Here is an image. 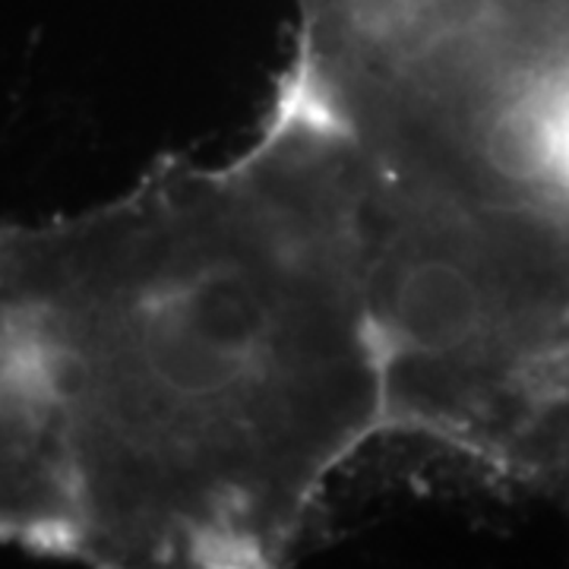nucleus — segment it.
<instances>
[{"label":"nucleus","instance_id":"obj_2","mask_svg":"<svg viewBox=\"0 0 569 569\" xmlns=\"http://www.w3.org/2000/svg\"><path fill=\"white\" fill-rule=\"evenodd\" d=\"M70 531L54 408L0 279V545L70 557Z\"/></svg>","mask_w":569,"mask_h":569},{"label":"nucleus","instance_id":"obj_1","mask_svg":"<svg viewBox=\"0 0 569 569\" xmlns=\"http://www.w3.org/2000/svg\"><path fill=\"white\" fill-rule=\"evenodd\" d=\"M0 279L54 408L70 560L276 567L389 430L355 159L291 73L234 159L0 224Z\"/></svg>","mask_w":569,"mask_h":569}]
</instances>
